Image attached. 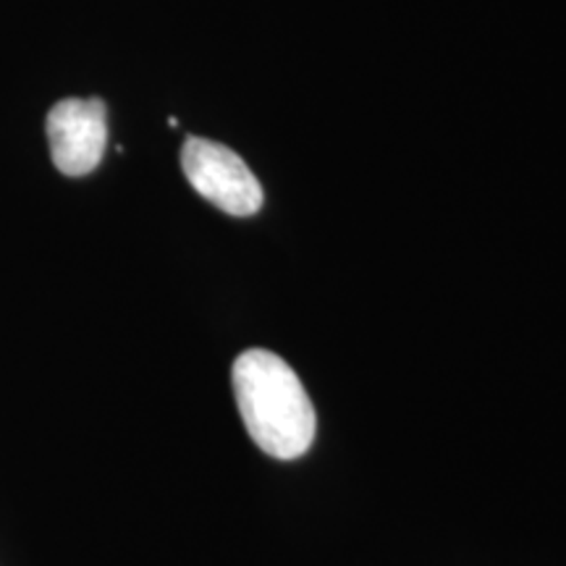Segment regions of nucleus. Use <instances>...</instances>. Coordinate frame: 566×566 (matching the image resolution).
<instances>
[{"instance_id":"7ed1b4c3","label":"nucleus","mask_w":566,"mask_h":566,"mask_svg":"<svg viewBox=\"0 0 566 566\" xmlns=\"http://www.w3.org/2000/svg\"><path fill=\"white\" fill-rule=\"evenodd\" d=\"M51 158L63 176H87L101 166L108 145V111L97 97H66L48 113Z\"/></svg>"},{"instance_id":"f257e3e1","label":"nucleus","mask_w":566,"mask_h":566,"mask_svg":"<svg viewBox=\"0 0 566 566\" xmlns=\"http://www.w3.org/2000/svg\"><path fill=\"white\" fill-rule=\"evenodd\" d=\"M237 407L247 433L268 457H302L315 441V407L300 375L268 349H247L231 367Z\"/></svg>"},{"instance_id":"f03ea898","label":"nucleus","mask_w":566,"mask_h":566,"mask_svg":"<svg viewBox=\"0 0 566 566\" xmlns=\"http://www.w3.org/2000/svg\"><path fill=\"white\" fill-rule=\"evenodd\" d=\"M181 168L195 192L229 216H254L263 208V187L250 166L221 142L189 137L181 150Z\"/></svg>"}]
</instances>
